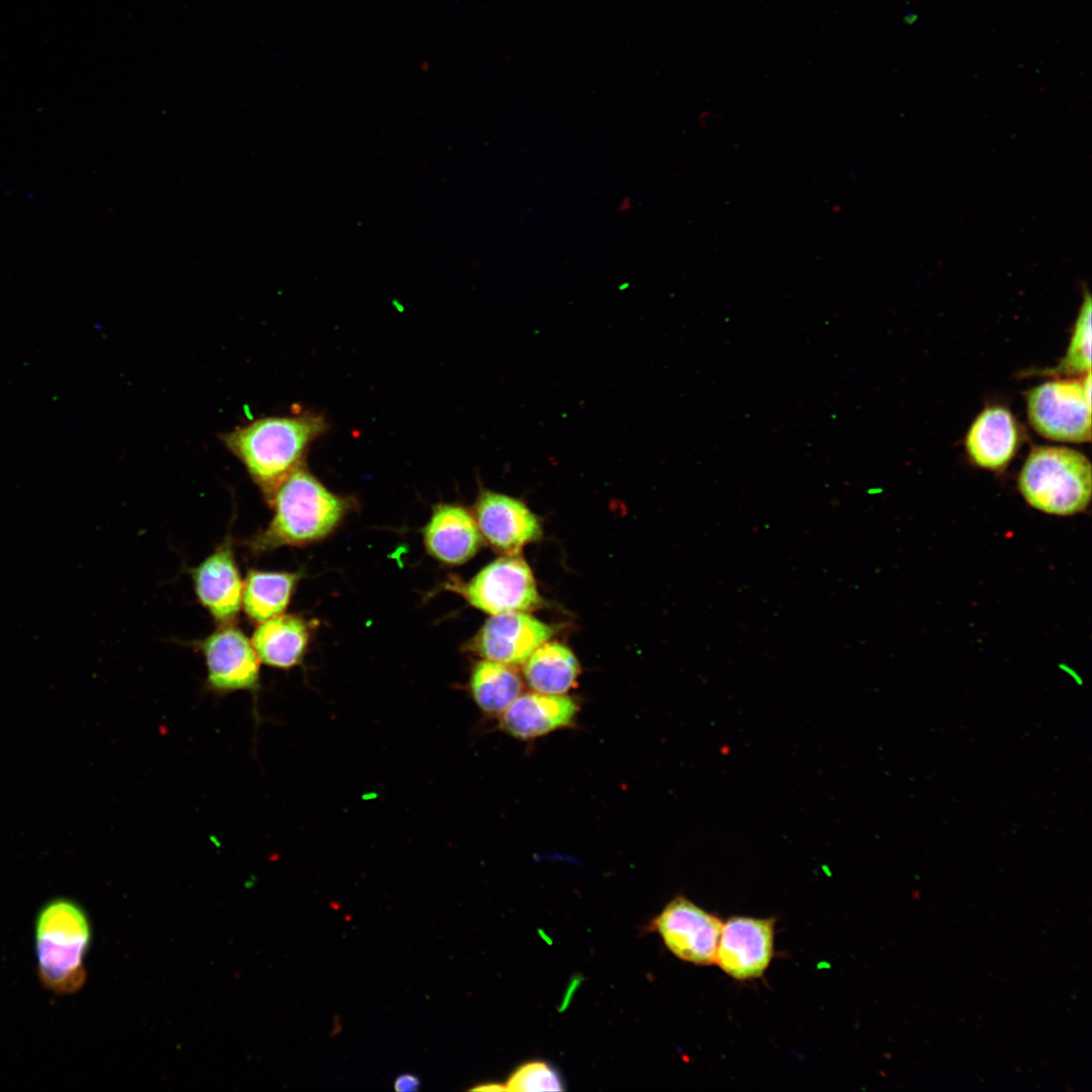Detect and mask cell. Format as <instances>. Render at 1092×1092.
<instances>
[{
	"label": "cell",
	"mask_w": 1092,
	"mask_h": 1092,
	"mask_svg": "<svg viewBox=\"0 0 1092 1092\" xmlns=\"http://www.w3.org/2000/svg\"><path fill=\"white\" fill-rule=\"evenodd\" d=\"M524 675L536 692L563 695L575 684L579 664L569 648L557 642H544L524 662Z\"/></svg>",
	"instance_id": "ac0fdd59"
},
{
	"label": "cell",
	"mask_w": 1092,
	"mask_h": 1092,
	"mask_svg": "<svg viewBox=\"0 0 1092 1092\" xmlns=\"http://www.w3.org/2000/svg\"><path fill=\"white\" fill-rule=\"evenodd\" d=\"M1020 429L1013 414L1002 405L986 406L971 424L965 449L976 466L997 471L1004 469L1020 445Z\"/></svg>",
	"instance_id": "4fadbf2b"
},
{
	"label": "cell",
	"mask_w": 1092,
	"mask_h": 1092,
	"mask_svg": "<svg viewBox=\"0 0 1092 1092\" xmlns=\"http://www.w3.org/2000/svg\"><path fill=\"white\" fill-rule=\"evenodd\" d=\"M522 680L511 665L484 659L471 673L470 691L478 707L488 714H503L521 695Z\"/></svg>",
	"instance_id": "d6986e66"
},
{
	"label": "cell",
	"mask_w": 1092,
	"mask_h": 1092,
	"mask_svg": "<svg viewBox=\"0 0 1092 1092\" xmlns=\"http://www.w3.org/2000/svg\"><path fill=\"white\" fill-rule=\"evenodd\" d=\"M506 1091L536 1092L562 1091L564 1089L558 1072L542 1061H531L519 1066L505 1083Z\"/></svg>",
	"instance_id": "44dd1931"
},
{
	"label": "cell",
	"mask_w": 1092,
	"mask_h": 1092,
	"mask_svg": "<svg viewBox=\"0 0 1092 1092\" xmlns=\"http://www.w3.org/2000/svg\"><path fill=\"white\" fill-rule=\"evenodd\" d=\"M326 429L322 416L304 413L260 418L220 439L242 462L269 506L279 485L301 465L307 447Z\"/></svg>",
	"instance_id": "6da1fadb"
},
{
	"label": "cell",
	"mask_w": 1092,
	"mask_h": 1092,
	"mask_svg": "<svg viewBox=\"0 0 1092 1092\" xmlns=\"http://www.w3.org/2000/svg\"><path fill=\"white\" fill-rule=\"evenodd\" d=\"M723 922L685 897L671 900L650 925L678 959L696 965L715 964Z\"/></svg>",
	"instance_id": "ba28073f"
},
{
	"label": "cell",
	"mask_w": 1092,
	"mask_h": 1092,
	"mask_svg": "<svg viewBox=\"0 0 1092 1092\" xmlns=\"http://www.w3.org/2000/svg\"><path fill=\"white\" fill-rule=\"evenodd\" d=\"M309 634L303 618L280 614L257 624L251 642L262 663L287 669L301 661Z\"/></svg>",
	"instance_id": "2e32d148"
},
{
	"label": "cell",
	"mask_w": 1092,
	"mask_h": 1092,
	"mask_svg": "<svg viewBox=\"0 0 1092 1092\" xmlns=\"http://www.w3.org/2000/svg\"><path fill=\"white\" fill-rule=\"evenodd\" d=\"M775 919L735 916L722 924L715 963L746 981L763 975L774 956Z\"/></svg>",
	"instance_id": "9c48e42d"
},
{
	"label": "cell",
	"mask_w": 1092,
	"mask_h": 1092,
	"mask_svg": "<svg viewBox=\"0 0 1092 1092\" xmlns=\"http://www.w3.org/2000/svg\"><path fill=\"white\" fill-rule=\"evenodd\" d=\"M90 940V923L78 903L58 897L43 904L34 923L37 974L43 987L58 995L80 989Z\"/></svg>",
	"instance_id": "3957f363"
},
{
	"label": "cell",
	"mask_w": 1092,
	"mask_h": 1092,
	"mask_svg": "<svg viewBox=\"0 0 1092 1092\" xmlns=\"http://www.w3.org/2000/svg\"><path fill=\"white\" fill-rule=\"evenodd\" d=\"M576 712L577 706L569 697L526 693L503 713L502 727L515 737L530 739L568 726Z\"/></svg>",
	"instance_id": "5bb4252c"
},
{
	"label": "cell",
	"mask_w": 1092,
	"mask_h": 1092,
	"mask_svg": "<svg viewBox=\"0 0 1092 1092\" xmlns=\"http://www.w3.org/2000/svg\"><path fill=\"white\" fill-rule=\"evenodd\" d=\"M393 1086L396 1091H416L419 1089L420 1080L412 1074H403L395 1079Z\"/></svg>",
	"instance_id": "7402d4cb"
},
{
	"label": "cell",
	"mask_w": 1092,
	"mask_h": 1092,
	"mask_svg": "<svg viewBox=\"0 0 1092 1092\" xmlns=\"http://www.w3.org/2000/svg\"><path fill=\"white\" fill-rule=\"evenodd\" d=\"M1027 419L1045 439L1064 443L1091 440V372L1041 383L1026 394Z\"/></svg>",
	"instance_id": "5b68a950"
},
{
	"label": "cell",
	"mask_w": 1092,
	"mask_h": 1092,
	"mask_svg": "<svg viewBox=\"0 0 1092 1092\" xmlns=\"http://www.w3.org/2000/svg\"><path fill=\"white\" fill-rule=\"evenodd\" d=\"M298 573L249 569L243 582L242 611L259 624L283 614L290 603Z\"/></svg>",
	"instance_id": "e0dca14e"
},
{
	"label": "cell",
	"mask_w": 1092,
	"mask_h": 1092,
	"mask_svg": "<svg viewBox=\"0 0 1092 1092\" xmlns=\"http://www.w3.org/2000/svg\"><path fill=\"white\" fill-rule=\"evenodd\" d=\"M471 1090H474V1091H502V1090H506V1088H505V1085H502L499 1083H486V1084H480L478 1086H475V1087L471 1088Z\"/></svg>",
	"instance_id": "603a6c76"
},
{
	"label": "cell",
	"mask_w": 1092,
	"mask_h": 1092,
	"mask_svg": "<svg viewBox=\"0 0 1092 1092\" xmlns=\"http://www.w3.org/2000/svg\"><path fill=\"white\" fill-rule=\"evenodd\" d=\"M205 659L206 688L216 695L260 688V659L251 640L236 625H217L203 639L193 642Z\"/></svg>",
	"instance_id": "8992f818"
},
{
	"label": "cell",
	"mask_w": 1092,
	"mask_h": 1092,
	"mask_svg": "<svg viewBox=\"0 0 1092 1092\" xmlns=\"http://www.w3.org/2000/svg\"><path fill=\"white\" fill-rule=\"evenodd\" d=\"M188 571L197 601L216 624H236L242 611L244 579L231 536H225L205 559Z\"/></svg>",
	"instance_id": "30bf717a"
},
{
	"label": "cell",
	"mask_w": 1092,
	"mask_h": 1092,
	"mask_svg": "<svg viewBox=\"0 0 1092 1092\" xmlns=\"http://www.w3.org/2000/svg\"><path fill=\"white\" fill-rule=\"evenodd\" d=\"M1024 500L1054 516L1084 512L1092 494V468L1081 452L1065 446H1035L1017 479Z\"/></svg>",
	"instance_id": "277c9868"
},
{
	"label": "cell",
	"mask_w": 1092,
	"mask_h": 1092,
	"mask_svg": "<svg viewBox=\"0 0 1092 1092\" xmlns=\"http://www.w3.org/2000/svg\"><path fill=\"white\" fill-rule=\"evenodd\" d=\"M916 19H917V15L914 14L913 12H909V13L906 14V16L904 18V21L906 23H908V24H912Z\"/></svg>",
	"instance_id": "cb8c5ba5"
},
{
	"label": "cell",
	"mask_w": 1092,
	"mask_h": 1092,
	"mask_svg": "<svg viewBox=\"0 0 1092 1092\" xmlns=\"http://www.w3.org/2000/svg\"><path fill=\"white\" fill-rule=\"evenodd\" d=\"M428 551L447 564H461L478 550L481 534L476 521L457 505L438 506L424 531Z\"/></svg>",
	"instance_id": "9a60e30c"
},
{
	"label": "cell",
	"mask_w": 1092,
	"mask_h": 1092,
	"mask_svg": "<svg viewBox=\"0 0 1092 1092\" xmlns=\"http://www.w3.org/2000/svg\"><path fill=\"white\" fill-rule=\"evenodd\" d=\"M476 524L480 534L496 550L515 555L528 543L541 536L537 517L521 500L485 490L475 506Z\"/></svg>",
	"instance_id": "7c38bea8"
},
{
	"label": "cell",
	"mask_w": 1092,
	"mask_h": 1092,
	"mask_svg": "<svg viewBox=\"0 0 1092 1092\" xmlns=\"http://www.w3.org/2000/svg\"><path fill=\"white\" fill-rule=\"evenodd\" d=\"M553 633L525 612L503 613L485 622L470 646L484 659L513 666L523 664Z\"/></svg>",
	"instance_id": "8fae6325"
},
{
	"label": "cell",
	"mask_w": 1092,
	"mask_h": 1092,
	"mask_svg": "<svg viewBox=\"0 0 1092 1092\" xmlns=\"http://www.w3.org/2000/svg\"><path fill=\"white\" fill-rule=\"evenodd\" d=\"M458 589L473 607L490 615L527 612L541 604L533 573L518 554L489 563Z\"/></svg>",
	"instance_id": "52a82bcc"
},
{
	"label": "cell",
	"mask_w": 1092,
	"mask_h": 1092,
	"mask_svg": "<svg viewBox=\"0 0 1092 1092\" xmlns=\"http://www.w3.org/2000/svg\"><path fill=\"white\" fill-rule=\"evenodd\" d=\"M1091 372V296L1086 290L1068 349L1060 363L1042 371L1055 378L1079 377Z\"/></svg>",
	"instance_id": "ffe728a7"
},
{
	"label": "cell",
	"mask_w": 1092,
	"mask_h": 1092,
	"mask_svg": "<svg viewBox=\"0 0 1092 1092\" xmlns=\"http://www.w3.org/2000/svg\"><path fill=\"white\" fill-rule=\"evenodd\" d=\"M269 506L274 511L269 524L241 542L254 556L323 539L348 509L345 498L328 490L302 465L283 480Z\"/></svg>",
	"instance_id": "7a4b0ae2"
}]
</instances>
